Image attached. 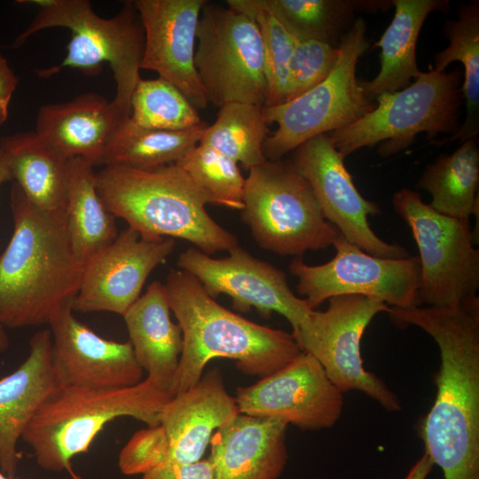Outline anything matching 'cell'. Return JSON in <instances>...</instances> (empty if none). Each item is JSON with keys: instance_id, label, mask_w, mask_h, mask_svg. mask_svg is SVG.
<instances>
[{"instance_id": "cell-30", "label": "cell", "mask_w": 479, "mask_h": 479, "mask_svg": "<svg viewBox=\"0 0 479 479\" xmlns=\"http://www.w3.org/2000/svg\"><path fill=\"white\" fill-rule=\"evenodd\" d=\"M444 32L449 45L435 55L434 70L444 72L454 61L463 64L461 93L466 103V118L454 134L431 142L437 145L457 139L461 143L476 138L479 132V2L460 5L458 19L447 20Z\"/></svg>"}, {"instance_id": "cell-9", "label": "cell", "mask_w": 479, "mask_h": 479, "mask_svg": "<svg viewBox=\"0 0 479 479\" xmlns=\"http://www.w3.org/2000/svg\"><path fill=\"white\" fill-rule=\"evenodd\" d=\"M243 203L241 219L255 240L277 255L300 256L327 248L340 233L292 162L267 160L250 169Z\"/></svg>"}, {"instance_id": "cell-7", "label": "cell", "mask_w": 479, "mask_h": 479, "mask_svg": "<svg viewBox=\"0 0 479 479\" xmlns=\"http://www.w3.org/2000/svg\"><path fill=\"white\" fill-rule=\"evenodd\" d=\"M460 84L458 70L420 72L407 87L378 96L373 110L330 132V140L343 159L378 143L379 154L389 157L407 148L418 134L432 141L441 133L452 135L459 128Z\"/></svg>"}, {"instance_id": "cell-15", "label": "cell", "mask_w": 479, "mask_h": 479, "mask_svg": "<svg viewBox=\"0 0 479 479\" xmlns=\"http://www.w3.org/2000/svg\"><path fill=\"white\" fill-rule=\"evenodd\" d=\"M294 151L293 166L308 182L326 221L341 235L375 256H411L403 247L381 240L370 227L368 216L381 214V209L357 191L328 134L310 138Z\"/></svg>"}, {"instance_id": "cell-24", "label": "cell", "mask_w": 479, "mask_h": 479, "mask_svg": "<svg viewBox=\"0 0 479 479\" xmlns=\"http://www.w3.org/2000/svg\"><path fill=\"white\" fill-rule=\"evenodd\" d=\"M122 317L139 366L147 377L171 389L183 336L180 326L170 318L164 284L151 283Z\"/></svg>"}, {"instance_id": "cell-22", "label": "cell", "mask_w": 479, "mask_h": 479, "mask_svg": "<svg viewBox=\"0 0 479 479\" xmlns=\"http://www.w3.org/2000/svg\"><path fill=\"white\" fill-rule=\"evenodd\" d=\"M56 388L51 365V333L36 332L29 353L12 373L0 379V470L15 478L20 460L19 440L31 419Z\"/></svg>"}, {"instance_id": "cell-4", "label": "cell", "mask_w": 479, "mask_h": 479, "mask_svg": "<svg viewBox=\"0 0 479 479\" xmlns=\"http://www.w3.org/2000/svg\"><path fill=\"white\" fill-rule=\"evenodd\" d=\"M95 177L106 208L144 236L185 240L208 255L239 246L208 214L206 199L176 163L152 169L104 166Z\"/></svg>"}, {"instance_id": "cell-21", "label": "cell", "mask_w": 479, "mask_h": 479, "mask_svg": "<svg viewBox=\"0 0 479 479\" xmlns=\"http://www.w3.org/2000/svg\"><path fill=\"white\" fill-rule=\"evenodd\" d=\"M287 425L239 413L210 440L214 479H279L288 454Z\"/></svg>"}, {"instance_id": "cell-19", "label": "cell", "mask_w": 479, "mask_h": 479, "mask_svg": "<svg viewBox=\"0 0 479 479\" xmlns=\"http://www.w3.org/2000/svg\"><path fill=\"white\" fill-rule=\"evenodd\" d=\"M206 0H134L145 32L141 69L179 90L197 109L208 101L195 66L196 30Z\"/></svg>"}, {"instance_id": "cell-39", "label": "cell", "mask_w": 479, "mask_h": 479, "mask_svg": "<svg viewBox=\"0 0 479 479\" xmlns=\"http://www.w3.org/2000/svg\"><path fill=\"white\" fill-rule=\"evenodd\" d=\"M19 80L6 59L0 54V126L8 116V106Z\"/></svg>"}, {"instance_id": "cell-13", "label": "cell", "mask_w": 479, "mask_h": 479, "mask_svg": "<svg viewBox=\"0 0 479 479\" xmlns=\"http://www.w3.org/2000/svg\"><path fill=\"white\" fill-rule=\"evenodd\" d=\"M335 255L327 263L309 265L298 256L289 265L297 278V292L315 310L338 295L379 299L394 308L415 305L420 280L418 257L384 258L370 255L339 233Z\"/></svg>"}, {"instance_id": "cell-12", "label": "cell", "mask_w": 479, "mask_h": 479, "mask_svg": "<svg viewBox=\"0 0 479 479\" xmlns=\"http://www.w3.org/2000/svg\"><path fill=\"white\" fill-rule=\"evenodd\" d=\"M326 310H313L293 335L302 351L314 357L329 380L342 393L365 394L388 412L401 410L398 397L364 366L363 334L373 318L387 312L384 302L362 295H338L328 299Z\"/></svg>"}, {"instance_id": "cell-25", "label": "cell", "mask_w": 479, "mask_h": 479, "mask_svg": "<svg viewBox=\"0 0 479 479\" xmlns=\"http://www.w3.org/2000/svg\"><path fill=\"white\" fill-rule=\"evenodd\" d=\"M392 21L374 46L381 49V68L370 81L359 82L373 100L382 93L407 87L421 72L417 65L416 45L427 17L433 12H448L447 0H392Z\"/></svg>"}, {"instance_id": "cell-10", "label": "cell", "mask_w": 479, "mask_h": 479, "mask_svg": "<svg viewBox=\"0 0 479 479\" xmlns=\"http://www.w3.org/2000/svg\"><path fill=\"white\" fill-rule=\"evenodd\" d=\"M419 249L416 306H451L477 297L479 249L468 218L441 214L409 188L392 198Z\"/></svg>"}, {"instance_id": "cell-31", "label": "cell", "mask_w": 479, "mask_h": 479, "mask_svg": "<svg viewBox=\"0 0 479 479\" xmlns=\"http://www.w3.org/2000/svg\"><path fill=\"white\" fill-rule=\"evenodd\" d=\"M297 40H318L338 46L356 11L388 9L391 1L255 0Z\"/></svg>"}, {"instance_id": "cell-27", "label": "cell", "mask_w": 479, "mask_h": 479, "mask_svg": "<svg viewBox=\"0 0 479 479\" xmlns=\"http://www.w3.org/2000/svg\"><path fill=\"white\" fill-rule=\"evenodd\" d=\"M95 173L83 159L67 160L66 228L73 253L83 266L119 234L115 216L98 192Z\"/></svg>"}, {"instance_id": "cell-28", "label": "cell", "mask_w": 479, "mask_h": 479, "mask_svg": "<svg viewBox=\"0 0 479 479\" xmlns=\"http://www.w3.org/2000/svg\"><path fill=\"white\" fill-rule=\"evenodd\" d=\"M479 148L476 138L427 165L416 187L431 195L429 206L457 218L478 217Z\"/></svg>"}, {"instance_id": "cell-36", "label": "cell", "mask_w": 479, "mask_h": 479, "mask_svg": "<svg viewBox=\"0 0 479 479\" xmlns=\"http://www.w3.org/2000/svg\"><path fill=\"white\" fill-rule=\"evenodd\" d=\"M338 46L318 40H297L290 63L287 100L295 98L321 82L338 58Z\"/></svg>"}, {"instance_id": "cell-38", "label": "cell", "mask_w": 479, "mask_h": 479, "mask_svg": "<svg viewBox=\"0 0 479 479\" xmlns=\"http://www.w3.org/2000/svg\"><path fill=\"white\" fill-rule=\"evenodd\" d=\"M141 479H214V472L208 459H200L188 464H161Z\"/></svg>"}, {"instance_id": "cell-17", "label": "cell", "mask_w": 479, "mask_h": 479, "mask_svg": "<svg viewBox=\"0 0 479 479\" xmlns=\"http://www.w3.org/2000/svg\"><path fill=\"white\" fill-rule=\"evenodd\" d=\"M174 248L172 238H150L128 227L84 265L73 310L123 316L138 299L149 274Z\"/></svg>"}, {"instance_id": "cell-34", "label": "cell", "mask_w": 479, "mask_h": 479, "mask_svg": "<svg viewBox=\"0 0 479 479\" xmlns=\"http://www.w3.org/2000/svg\"><path fill=\"white\" fill-rule=\"evenodd\" d=\"M130 119L144 128L165 130L192 129L204 122L185 96L160 77L138 81L131 96Z\"/></svg>"}, {"instance_id": "cell-35", "label": "cell", "mask_w": 479, "mask_h": 479, "mask_svg": "<svg viewBox=\"0 0 479 479\" xmlns=\"http://www.w3.org/2000/svg\"><path fill=\"white\" fill-rule=\"evenodd\" d=\"M202 193L208 204L243 208L245 179L238 163L205 145L198 144L176 162Z\"/></svg>"}, {"instance_id": "cell-29", "label": "cell", "mask_w": 479, "mask_h": 479, "mask_svg": "<svg viewBox=\"0 0 479 479\" xmlns=\"http://www.w3.org/2000/svg\"><path fill=\"white\" fill-rule=\"evenodd\" d=\"M208 124L184 130L144 128L130 117L114 131L102 166L131 169H152L177 162L200 141Z\"/></svg>"}, {"instance_id": "cell-2", "label": "cell", "mask_w": 479, "mask_h": 479, "mask_svg": "<svg viewBox=\"0 0 479 479\" xmlns=\"http://www.w3.org/2000/svg\"><path fill=\"white\" fill-rule=\"evenodd\" d=\"M11 208L14 230L0 255V324L11 328L50 325L73 302L84 266L73 253L66 213L38 209L16 183Z\"/></svg>"}, {"instance_id": "cell-11", "label": "cell", "mask_w": 479, "mask_h": 479, "mask_svg": "<svg viewBox=\"0 0 479 479\" xmlns=\"http://www.w3.org/2000/svg\"><path fill=\"white\" fill-rule=\"evenodd\" d=\"M194 66L208 103L264 106L266 81L260 32L247 15L210 4L201 9Z\"/></svg>"}, {"instance_id": "cell-42", "label": "cell", "mask_w": 479, "mask_h": 479, "mask_svg": "<svg viewBox=\"0 0 479 479\" xmlns=\"http://www.w3.org/2000/svg\"><path fill=\"white\" fill-rule=\"evenodd\" d=\"M9 338L4 329V326L0 324V353L5 351L9 347Z\"/></svg>"}, {"instance_id": "cell-33", "label": "cell", "mask_w": 479, "mask_h": 479, "mask_svg": "<svg viewBox=\"0 0 479 479\" xmlns=\"http://www.w3.org/2000/svg\"><path fill=\"white\" fill-rule=\"evenodd\" d=\"M226 4L251 18L260 32L266 81L263 106L286 102L290 90V63L297 39L255 0H227Z\"/></svg>"}, {"instance_id": "cell-14", "label": "cell", "mask_w": 479, "mask_h": 479, "mask_svg": "<svg viewBox=\"0 0 479 479\" xmlns=\"http://www.w3.org/2000/svg\"><path fill=\"white\" fill-rule=\"evenodd\" d=\"M177 264L197 279L212 298L228 295L237 310L247 312L255 308L264 318L279 313L292 326V335L313 310L305 299L292 292L284 271L240 246L221 258L190 247L178 255Z\"/></svg>"}, {"instance_id": "cell-5", "label": "cell", "mask_w": 479, "mask_h": 479, "mask_svg": "<svg viewBox=\"0 0 479 479\" xmlns=\"http://www.w3.org/2000/svg\"><path fill=\"white\" fill-rule=\"evenodd\" d=\"M174 397L171 389L147 377L121 389L55 388L25 428L21 439L33 450L43 469H72L71 459L89 451L110 421L131 417L154 427L164 405Z\"/></svg>"}, {"instance_id": "cell-3", "label": "cell", "mask_w": 479, "mask_h": 479, "mask_svg": "<svg viewBox=\"0 0 479 479\" xmlns=\"http://www.w3.org/2000/svg\"><path fill=\"white\" fill-rule=\"evenodd\" d=\"M164 287L183 336L171 385L174 396L197 384L213 358L232 359L245 374L263 378L302 352L292 334L261 326L223 307L182 270L171 271Z\"/></svg>"}, {"instance_id": "cell-40", "label": "cell", "mask_w": 479, "mask_h": 479, "mask_svg": "<svg viewBox=\"0 0 479 479\" xmlns=\"http://www.w3.org/2000/svg\"><path fill=\"white\" fill-rule=\"evenodd\" d=\"M433 466L434 464L430 458L424 452L423 455L411 467L404 479H427Z\"/></svg>"}, {"instance_id": "cell-41", "label": "cell", "mask_w": 479, "mask_h": 479, "mask_svg": "<svg viewBox=\"0 0 479 479\" xmlns=\"http://www.w3.org/2000/svg\"><path fill=\"white\" fill-rule=\"evenodd\" d=\"M11 179L6 158L0 147V186L5 181Z\"/></svg>"}, {"instance_id": "cell-43", "label": "cell", "mask_w": 479, "mask_h": 479, "mask_svg": "<svg viewBox=\"0 0 479 479\" xmlns=\"http://www.w3.org/2000/svg\"><path fill=\"white\" fill-rule=\"evenodd\" d=\"M0 479H19V478H11L9 477L8 475H6L5 474H4L1 470H0Z\"/></svg>"}, {"instance_id": "cell-6", "label": "cell", "mask_w": 479, "mask_h": 479, "mask_svg": "<svg viewBox=\"0 0 479 479\" xmlns=\"http://www.w3.org/2000/svg\"><path fill=\"white\" fill-rule=\"evenodd\" d=\"M38 12L30 25L11 47H20L30 35L49 27L71 30L67 53L56 67L42 69L40 76L49 77L64 67L79 69L86 75H97L104 63L112 68L116 94L111 101L120 118L130 115V100L141 79L139 71L145 47L144 27L134 0L125 1L112 18L94 12L88 0H35Z\"/></svg>"}, {"instance_id": "cell-16", "label": "cell", "mask_w": 479, "mask_h": 479, "mask_svg": "<svg viewBox=\"0 0 479 479\" xmlns=\"http://www.w3.org/2000/svg\"><path fill=\"white\" fill-rule=\"evenodd\" d=\"M235 400L241 414L279 420L302 430L332 428L343 409V393L304 351L256 383L238 388Z\"/></svg>"}, {"instance_id": "cell-8", "label": "cell", "mask_w": 479, "mask_h": 479, "mask_svg": "<svg viewBox=\"0 0 479 479\" xmlns=\"http://www.w3.org/2000/svg\"><path fill=\"white\" fill-rule=\"evenodd\" d=\"M369 46L365 20L357 19L341 38L335 65L321 82L295 98L263 106L268 124L278 125L263 144L267 160L279 161L310 138L342 129L374 109L376 103L356 76Z\"/></svg>"}, {"instance_id": "cell-32", "label": "cell", "mask_w": 479, "mask_h": 479, "mask_svg": "<svg viewBox=\"0 0 479 479\" xmlns=\"http://www.w3.org/2000/svg\"><path fill=\"white\" fill-rule=\"evenodd\" d=\"M270 133L263 106L231 102L203 130L199 144L218 151L249 170L267 161L263 144Z\"/></svg>"}, {"instance_id": "cell-1", "label": "cell", "mask_w": 479, "mask_h": 479, "mask_svg": "<svg viewBox=\"0 0 479 479\" xmlns=\"http://www.w3.org/2000/svg\"><path fill=\"white\" fill-rule=\"evenodd\" d=\"M397 326H418L437 344L436 394L419 434L444 479H479V297L451 306L389 307Z\"/></svg>"}, {"instance_id": "cell-18", "label": "cell", "mask_w": 479, "mask_h": 479, "mask_svg": "<svg viewBox=\"0 0 479 479\" xmlns=\"http://www.w3.org/2000/svg\"><path fill=\"white\" fill-rule=\"evenodd\" d=\"M73 312L70 302L49 325L56 388L121 389L142 381L130 342L99 336Z\"/></svg>"}, {"instance_id": "cell-26", "label": "cell", "mask_w": 479, "mask_h": 479, "mask_svg": "<svg viewBox=\"0 0 479 479\" xmlns=\"http://www.w3.org/2000/svg\"><path fill=\"white\" fill-rule=\"evenodd\" d=\"M11 179L38 209L65 214L67 203V160L35 132L2 137Z\"/></svg>"}, {"instance_id": "cell-23", "label": "cell", "mask_w": 479, "mask_h": 479, "mask_svg": "<svg viewBox=\"0 0 479 479\" xmlns=\"http://www.w3.org/2000/svg\"><path fill=\"white\" fill-rule=\"evenodd\" d=\"M122 122L111 101L88 92L38 110L35 133L66 160L102 166L106 147Z\"/></svg>"}, {"instance_id": "cell-20", "label": "cell", "mask_w": 479, "mask_h": 479, "mask_svg": "<svg viewBox=\"0 0 479 479\" xmlns=\"http://www.w3.org/2000/svg\"><path fill=\"white\" fill-rule=\"evenodd\" d=\"M239 413L235 397L227 392L220 370H209L197 384L175 395L162 408L159 425L169 448L162 464L200 460L214 432Z\"/></svg>"}, {"instance_id": "cell-37", "label": "cell", "mask_w": 479, "mask_h": 479, "mask_svg": "<svg viewBox=\"0 0 479 479\" xmlns=\"http://www.w3.org/2000/svg\"><path fill=\"white\" fill-rule=\"evenodd\" d=\"M168 443L160 425L136 432L122 449L118 465L122 474H145L164 463L168 458Z\"/></svg>"}]
</instances>
